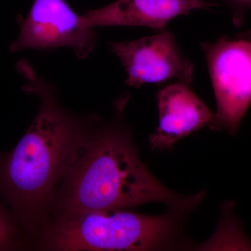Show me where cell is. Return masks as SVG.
Returning a JSON list of instances; mask_svg holds the SVG:
<instances>
[{"label": "cell", "mask_w": 251, "mask_h": 251, "mask_svg": "<svg viewBox=\"0 0 251 251\" xmlns=\"http://www.w3.org/2000/svg\"><path fill=\"white\" fill-rule=\"evenodd\" d=\"M189 86L178 81L157 93L159 123L150 137L152 150H170L178 140L210 125L214 113Z\"/></svg>", "instance_id": "obj_7"}, {"label": "cell", "mask_w": 251, "mask_h": 251, "mask_svg": "<svg viewBox=\"0 0 251 251\" xmlns=\"http://www.w3.org/2000/svg\"><path fill=\"white\" fill-rule=\"evenodd\" d=\"M229 6L233 14L235 25L239 26L243 23L244 16L251 12V0H222Z\"/></svg>", "instance_id": "obj_10"}, {"label": "cell", "mask_w": 251, "mask_h": 251, "mask_svg": "<svg viewBox=\"0 0 251 251\" xmlns=\"http://www.w3.org/2000/svg\"><path fill=\"white\" fill-rule=\"evenodd\" d=\"M110 48L125 67V82L130 87L138 88L171 79L188 85L192 82V62L184 57L170 31L138 40L111 42Z\"/></svg>", "instance_id": "obj_6"}, {"label": "cell", "mask_w": 251, "mask_h": 251, "mask_svg": "<svg viewBox=\"0 0 251 251\" xmlns=\"http://www.w3.org/2000/svg\"><path fill=\"white\" fill-rule=\"evenodd\" d=\"M201 46L216 100L209 126L235 135L251 104V41L223 37Z\"/></svg>", "instance_id": "obj_4"}, {"label": "cell", "mask_w": 251, "mask_h": 251, "mask_svg": "<svg viewBox=\"0 0 251 251\" xmlns=\"http://www.w3.org/2000/svg\"><path fill=\"white\" fill-rule=\"evenodd\" d=\"M95 28L85 24L65 0H34L10 51L72 50L77 58L85 59L97 44Z\"/></svg>", "instance_id": "obj_5"}, {"label": "cell", "mask_w": 251, "mask_h": 251, "mask_svg": "<svg viewBox=\"0 0 251 251\" xmlns=\"http://www.w3.org/2000/svg\"><path fill=\"white\" fill-rule=\"evenodd\" d=\"M17 69L27 81L23 90L39 99V110L16 148L0 157V197L29 242H36L59 184L102 120L68 111L59 102L55 86L29 62L21 61Z\"/></svg>", "instance_id": "obj_1"}, {"label": "cell", "mask_w": 251, "mask_h": 251, "mask_svg": "<svg viewBox=\"0 0 251 251\" xmlns=\"http://www.w3.org/2000/svg\"><path fill=\"white\" fill-rule=\"evenodd\" d=\"M181 213L145 215L126 209L94 211L48 224L36 239L54 251H133L167 249L175 244Z\"/></svg>", "instance_id": "obj_3"}, {"label": "cell", "mask_w": 251, "mask_h": 251, "mask_svg": "<svg viewBox=\"0 0 251 251\" xmlns=\"http://www.w3.org/2000/svg\"><path fill=\"white\" fill-rule=\"evenodd\" d=\"M128 98L126 95L117 100L111 121L100 122L91 132L80 156L54 194L46 226L94 211L148 202L163 203L171 210L185 214L202 202L205 193L184 196L173 192L140 160L122 118Z\"/></svg>", "instance_id": "obj_2"}, {"label": "cell", "mask_w": 251, "mask_h": 251, "mask_svg": "<svg viewBox=\"0 0 251 251\" xmlns=\"http://www.w3.org/2000/svg\"><path fill=\"white\" fill-rule=\"evenodd\" d=\"M28 242L14 214L0 200V251L16 250Z\"/></svg>", "instance_id": "obj_9"}, {"label": "cell", "mask_w": 251, "mask_h": 251, "mask_svg": "<svg viewBox=\"0 0 251 251\" xmlns=\"http://www.w3.org/2000/svg\"><path fill=\"white\" fill-rule=\"evenodd\" d=\"M216 4L204 0H116L82 15L89 27L142 26L165 30L171 20Z\"/></svg>", "instance_id": "obj_8"}]
</instances>
